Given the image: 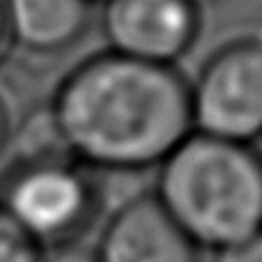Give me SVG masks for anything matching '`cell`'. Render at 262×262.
<instances>
[{
	"instance_id": "1",
	"label": "cell",
	"mask_w": 262,
	"mask_h": 262,
	"mask_svg": "<svg viewBox=\"0 0 262 262\" xmlns=\"http://www.w3.org/2000/svg\"><path fill=\"white\" fill-rule=\"evenodd\" d=\"M49 108L67 154L99 175L157 170L193 131L189 81L180 69L111 51L74 64Z\"/></svg>"
},
{
	"instance_id": "2",
	"label": "cell",
	"mask_w": 262,
	"mask_h": 262,
	"mask_svg": "<svg viewBox=\"0 0 262 262\" xmlns=\"http://www.w3.org/2000/svg\"><path fill=\"white\" fill-rule=\"evenodd\" d=\"M152 195L195 249L219 253L262 232V157L191 131L157 166Z\"/></svg>"
},
{
	"instance_id": "3",
	"label": "cell",
	"mask_w": 262,
	"mask_h": 262,
	"mask_svg": "<svg viewBox=\"0 0 262 262\" xmlns=\"http://www.w3.org/2000/svg\"><path fill=\"white\" fill-rule=\"evenodd\" d=\"M99 172L76 159H9L0 175V209L41 249L81 244L104 214Z\"/></svg>"
},
{
	"instance_id": "4",
	"label": "cell",
	"mask_w": 262,
	"mask_h": 262,
	"mask_svg": "<svg viewBox=\"0 0 262 262\" xmlns=\"http://www.w3.org/2000/svg\"><path fill=\"white\" fill-rule=\"evenodd\" d=\"M193 131L255 145L262 136V39L221 44L189 81Z\"/></svg>"
},
{
	"instance_id": "5",
	"label": "cell",
	"mask_w": 262,
	"mask_h": 262,
	"mask_svg": "<svg viewBox=\"0 0 262 262\" xmlns=\"http://www.w3.org/2000/svg\"><path fill=\"white\" fill-rule=\"evenodd\" d=\"M99 7L106 51L157 67H177L203 30V14L189 0H106Z\"/></svg>"
},
{
	"instance_id": "6",
	"label": "cell",
	"mask_w": 262,
	"mask_h": 262,
	"mask_svg": "<svg viewBox=\"0 0 262 262\" xmlns=\"http://www.w3.org/2000/svg\"><path fill=\"white\" fill-rule=\"evenodd\" d=\"M92 253L97 262H200V251L152 191L124 200L106 219Z\"/></svg>"
},
{
	"instance_id": "7",
	"label": "cell",
	"mask_w": 262,
	"mask_h": 262,
	"mask_svg": "<svg viewBox=\"0 0 262 262\" xmlns=\"http://www.w3.org/2000/svg\"><path fill=\"white\" fill-rule=\"evenodd\" d=\"M14 49L53 58L72 51L92 26L88 0H3Z\"/></svg>"
},
{
	"instance_id": "8",
	"label": "cell",
	"mask_w": 262,
	"mask_h": 262,
	"mask_svg": "<svg viewBox=\"0 0 262 262\" xmlns=\"http://www.w3.org/2000/svg\"><path fill=\"white\" fill-rule=\"evenodd\" d=\"M41 255L44 249L0 209V262H41Z\"/></svg>"
},
{
	"instance_id": "9",
	"label": "cell",
	"mask_w": 262,
	"mask_h": 262,
	"mask_svg": "<svg viewBox=\"0 0 262 262\" xmlns=\"http://www.w3.org/2000/svg\"><path fill=\"white\" fill-rule=\"evenodd\" d=\"M214 262H262V232L214 253Z\"/></svg>"
},
{
	"instance_id": "10",
	"label": "cell",
	"mask_w": 262,
	"mask_h": 262,
	"mask_svg": "<svg viewBox=\"0 0 262 262\" xmlns=\"http://www.w3.org/2000/svg\"><path fill=\"white\" fill-rule=\"evenodd\" d=\"M41 262H97L92 249L83 244L58 246V249H46L41 255Z\"/></svg>"
},
{
	"instance_id": "11",
	"label": "cell",
	"mask_w": 262,
	"mask_h": 262,
	"mask_svg": "<svg viewBox=\"0 0 262 262\" xmlns=\"http://www.w3.org/2000/svg\"><path fill=\"white\" fill-rule=\"evenodd\" d=\"M12 49H14V41H12V32H9L7 12H5V3L0 0V64L9 60Z\"/></svg>"
},
{
	"instance_id": "12",
	"label": "cell",
	"mask_w": 262,
	"mask_h": 262,
	"mask_svg": "<svg viewBox=\"0 0 262 262\" xmlns=\"http://www.w3.org/2000/svg\"><path fill=\"white\" fill-rule=\"evenodd\" d=\"M12 115H9V106L7 101L0 95V157L7 152L9 147V136H12Z\"/></svg>"
},
{
	"instance_id": "13",
	"label": "cell",
	"mask_w": 262,
	"mask_h": 262,
	"mask_svg": "<svg viewBox=\"0 0 262 262\" xmlns=\"http://www.w3.org/2000/svg\"><path fill=\"white\" fill-rule=\"evenodd\" d=\"M191 5H193V7H198L200 12H203L205 7H212V5H219L221 3V0H189Z\"/></svg>"
},
{
	"instance_id": "14",
	"label": "cell",
	"mask_w": 262,
	"mask_h": 262,
	"mask_svg": "<svg viewBox=\"0 0 262 262\" xmlns=\"http://www.w3.org/2000/svg\"><path fill=\"white\" fill-rule=\"evenodd\" d=\"M253 147H255V149H258V154H260V157H262V136H260V138H258V143H255V145H253Z\"/></svg>"
},
{
	"instance_id": "15",
	"label": "cell",
	"mask_w": 262,
	"mask_h": 262,
	"mask_svg": "<svg viewBox=\"0 0 262 262\" xmlns=\"http://www.w3.org/2000/svg\"><path fill=\"white\" fill-rule=\"evenodd\" d=\"M88 3H90V5H92V7H95V5H104V3H106V0H88Z\"/></svg>"
}]
</instances>
